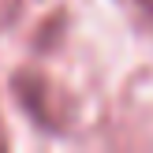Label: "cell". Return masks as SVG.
I'll return each instance as SVG.
<instances>
[{
    "mask_svg": "<svg viewBox=\"0 0 153 153\" xmlns=\"http://www.w3.org/2000/svg\"><path fill=\"white\" fill-rule=\"evenodd\" d=\"M7 146V134H4V127H0V149H4Z\"/></svg>",
    "mask_w": 153,
    "mask_h": 153,
    "instance_id": "3957f363",
    "label": "cell"
},
{
    "mask_svg": "<svg viewBox=\"0 0 153 153\" xmlns=\"http://www.w3.org/2000/svg\"><path fill=\"white\" fill-rule=\"evenodd\" d=\"M138 4V11H142V19L149 22V30H153V0H134Z\"/></svg>",
    "mask_w": 153,
    "mask_h": 153,
    "instance_id": "7a4b0ae2",
    "label": "cell"
},
{
    "mask_svg": "<svg viewBox=\"0 0 153 153\" xmlns=\"http://www.w3.org/2000/svg\"><path fill=\"white\" fill-rule=\"evenodd\" d=\"M15 86V97H19L22 112L34 120L37 127L45 131H64V105H60V94L52 90V82L45 75H34V71H22L11 79Z\"/></svg>",
    "mask_w": 153,
    "mask_h": 153,
    "instance_id": "6da1fadb",
    "label": "cell"
}]
</instances>
